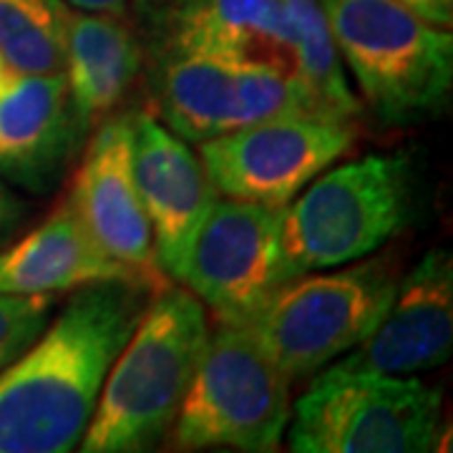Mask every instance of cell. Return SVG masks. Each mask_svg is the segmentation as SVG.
<instances>
[{
  "instance_id": "14",
  "label": "cell",
  "mask_w": 453,
  "mask_h": 453,
  "mask_svg": "<svg viewBox=\"0 0 453 453\" xmlns=\"http://www.w3.org/2000/svg\"><path fill=\"white\" fill-rule=\"evenodd\" d=\"M164 50L297 79L295 26L285 0H179Z\"/></svg>"
},
{
  "instance_id": "6",
  "label": "cell",
  "mask_w": 453,
  "mask_h": 453,
  "mask_svg": "<svg viewBox=\"0 0 453 453\" xmlns=\"http://www.w3.org/2000/svg\"><path fill=\"white\" fill-rule=\"evenodd\" d=\"M441 393L411 375L340 371L325 365L290 416L295 453L431 451Z\"/></svg>"
},
{
  "instance_id": "9",
  "label": "cell",
  "mask_w": 453,
  "mask_h": 453,
  "mask_svg": "<svg viewBox=\"0 0 453 453\" xmlns=\"http://www.w3.org/2000/svg\"><path fill=\"white\" fill-rule=\"evenodd\" d=\"M353 119H273L199 144L217 192L282 210L356 144Z\"/></svg>"
},
{
  "instance_id": "22",
  "label": "cell",
  "mask_w": 453,
  "mask_h": 453,
  "mask_svg": "<svg viewBox=\"0 0 453 453\" xmlns=\"http://www.w3.org/2000/svg\"><path fill=\"white\" fill-rule=\"evenodd\" d=\"M65 3H71L73 8H79V11H91V13H121L124 11V5H127V0H65Z\"/></svg>"
},
{
  "instance_id": "20",
  "label": "cell",
  "mask_w": 453,
  "mask_h": 453,
  "mask_svg": "<svg viewBox=\"0 0 453 453\" xmlns=\"http://www.w3.org/2000/svg\"><path fill=\"white\" fill-rule=\"evenodd\" d=\"M53 295H20L0 290V371L26 353L46 330Z\"/></svg>"
},
{
  "instance_id": "2",
  "label": "cell",
  "mask_w": 453,
  "mask_h": 453,
  "mask_svg": "<svg viewBox=\"0 0 453 453\" xmlns=\"http://www.w3.org/2000/svg\"><path fill=\"white\" fill-rule=\"evenodd\" d=\"M207 338V315L192 292L157 290L104 380L81 451L154 449L177 418Z\"/></svg>"
},
{
  "instance_id": "21",
  "label": "cell",
  "mask_w": 453,
  "mask_h": 453,
  "mask_svg": "<svg viewBox=\"0 0 453 453\" xmlns=\"http://www.w3.org/2000/svg\"><path fill=\"white\" fill-rule=\"evenodd\" d=\"M398 3L438 28H449L453 23V0H398Z\"/></svg>"
},
{
  "instance_id": "19",
  "label": "cell",
  "mask_w": 453,
  "mask_h": 453,
  "mask_svg": "<svg viewBox=\"0 0 453 453\" xmlns=\"http://www.w3.org/2000/svg\"><path fill=\"white\" fill-rule=\"evenodd\" d=\"M295 26L297 81L308 88L330 116L353 119L360 111L342 71L338 43L318 0H285Z\"/></svg>"
},
{
  "instance_id": "23",
  "label": "cell",
  "mask_w": 453,
  "mask_h": 453,
  "mask_svg": "<svg viewBox=\"0 0 453 453\" xmlns=\"http://www.w3.org/2000/svg\"><path fill=\"white\" fill-rule=\"evenodd\" d=\"M18 199L11 195V189L0 181V232L5 229V226H11L18 219Z\"/></svg>"
},
{
  "instance_id": "18",
  "label": "cell",
  "mask_w": 453,
  "mask_h": 453,
  "mask_svg": "<svg viewBox=\"0 0 453 453\" xmlns=\"http://www.w3.org/2000/svg\"><path fill=\"white\" fill-rule=\"evenodd\" d=\"M68 18L64 0H0V56L20 76L61 73Z\"/></svg>"
},
{
  "instance_id": "15",
  "label": "cell",
  "mask_w": 453,
  "mask_h": 453,
  "mask_svg": "<svg viewBox=\"0 0 453 453\" xmlns=\"http://www.w3.org/2000/svg\"><path fill=\"white\" fill-rule=\"evenodd\" d=\"M104 280H129L146 285L131 267L111 257L91 237L71 196H65L64 204L50 211L43 225L35 226L11 250L0 252L3 292L56 295Z\"/></svg>"
},
{
  "instance_id": "24",
  "label": "cell",
  "mask_w": 453,
  "mask_h": 453,
  "mask_svg": "<svg viewBox=\"0 0 453 453\" xmlns=\"http://www.w3.org/2000/svg\"><path fill=\"white\" fill-rule=\"evenodd\" d=\"M18 79H20V73H16L11 65L5 64V58L0 56V96H3L8 88H13V83H16Z\"/></svg>"
},
{
  "instance_id": "12",
  "label": "cell",
  "mask_w": 453,
  "mask_h": 453,
  "mask_svg": "<svg viewBox=\"0 0 453 453\" xmlns=\"http://www.w3.org/2000/svg\"><path fill=\"white\" fill-rule=\"evenodd\" d=\"M131 169L151 225L157 262L174 277L217 189L189 144L149 113H131Z\"/></svg>"
},
{
  "instance_id": "4",
  "label": "cell",
  "mask_w": 453,
  "mask_h": 453,
  "mask_svg": "<svg viewBox=\"0 0 453 453\" xmlns=\"http://www.w3.org/2000/svg\"><path fill=\"white\" fill-rule=\"evenodd\" d=\"M363 96L386 124H413L443 109L453 83L451 33L398 0H318Z\"/></svg>"
},
{
  "instance_id": "10",
  "label": "cell",
  "mask_w": 453,
  "mask_h": 453,
  "mask_svg": "<svg viewBox=\"0 0 453 453\" xmlns=\"http://www.w3.org/2000/svg\"><path fill=\"white\" fill-rule=\"evenodd\" d=\"M453 348V262L431 250L398 282L380 323L335 368L380 375H413L441 368Z\"/></svg>"
},
{
  "instance_id": "8",
  "label": "cell",
  "mask_w": 453,
  "mask_h": 453,
  "mask_svg": "<svg viewBox=\"0 0 453 453\" xmlns=\"http://www.w3.org/2000/svg\"><path fill=\"white\" fill-rule=\"evenodd\" d=\"M174 277L211 308L219 323L250 325L292 280L280 210L242 199H214Z\"/></svg>"
},
{
  "instance_id": "17",
  "label": "cell",
  "mask_w": 453,
  "mask_h": 453,
  "mask_svg": "<svg viewBox=\"0 0 453 453\" xmlns=\"http://www.w3.org/2000/svg\"><path fill=\"white\" fill-rule=\"evenodd\" d=\"M154 88L166 127L187 142L202 144L240 127L237 65L164 50Z\"/></svg>"
},
{
  "instance_id": "7",
  "label": "cell",
  "mask_w": 453,
  "mask_h": 453,
  "mask_svg": "<svg viewBox=\"0 0 453 453\" xmlns=\"http://www.w3.org/2000/svg\"><path fill=\"white\" fill-rule=\"evenodd\" d=\"M398 280L388 262L368 259L330 275L295 277L247 325L290 378L323 371L380 323Z\"/></svg>"
},
{
  "instance_id": "5",
  "label": "cell",
  "mask_w": 453,
  "mask_h": 453,
  "mask_svg": "<svg viewBox=\"0 0 453 453\" xmlns=\"http://www.w3.org/2000/svg\"><path fill=\"white\" fill-rule=\"evenodd\" d=\"M290 380L247 325L222 323L169 428L174 449L275 451L292 416Z\"/></svg>"
},
{
  "instance_id": "16",
  "label": "cell",
  "mask_w": 453,
  "mask_h": 453,
  "mask_svg": "<svg viewBox=\"0 0 453 453\" xmlns=\"http://www.w3.org/2000/svg\"><path fill=\"white\" fill-rule=\"evenodd\" d=\"M142 68L136 35L111 13L81 11L68 18L64 76L86 127L111 113Z\"/></svg>"
},
{
  "instance_id": "13",
  "label": "cell",
  "mask_w": 453,
  "mask_h": 453,
  "mask_svg": "<svg viewBox=\"0 0 453 453\" xmlns=\"http://www.w3.org/2000/svg\"><path fill=\"white\" fill-rule=\"evenodd\" d=\"M86 129L64 71L20 76L0 96V177L33 195L49 192L79 154Z\"/></svg>"
},
{
  "instance_id": "1",
  "label": "cell",
  "mask_w": 453,
  "mask_h": 453,
  "mask_svg": "<svg viewBox=\"0 0 453 453\" xmlns=\"http://www.w3.org/2000/svg\"><path fill=\"white\" fill-rule=\"evenodd\" d=\"M149 292L129 280L83 285L56 323L0 371V453H68L81 443Z\"/></svg>"
},
{
  "instance_id": "11",
  "label": "cell",
  "mask_w": 453,
  "mask_h": 453,
  "mask_svg": "<svg viewBox=\"0 0 453 453\" xmlns=\"http://www.w3.org/2000/svg\"><path fill=\"white\" fill-rule=\"evenodd\" d=\"M68 196L91 237L151 290H162L164 273L131 169V113L106 119L98 127Z\"/></svg>"
},
{
  "instance_id": "3",
  "label": "cell",
  "mask_w": 453,
  "mask_h": 453,
  "mask_svg": "<svg viewBox=\"0 0 453 453\" xmlns=\"http://www.w3.org/2000/svg\"><path fill=\"white\" fill-rule=\"evenodd\" d=\"M411 154H368L312 179L280 210V234L292 280L375 252L398 234L416 207Z\"/></svg>"
}]
</instances>
